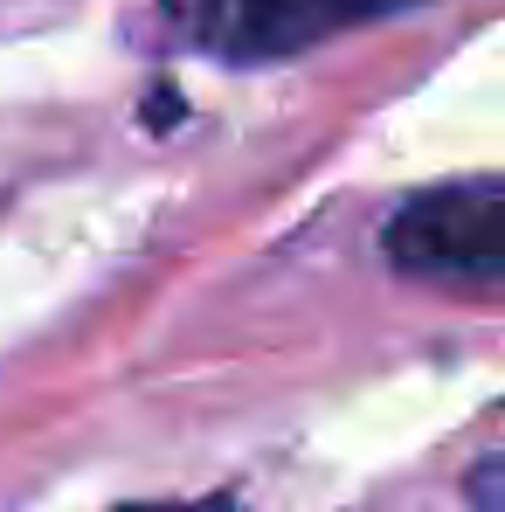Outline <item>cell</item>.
I'll return each mask as SVG.
<instances>
[{
    "label": "cell",
    "mask_w": 505,
    "mask_h": 512,
    "mask_svg": "<svg viewBox=\"0 0 505 512\" xmlns=\"http://www.w3.org/2000/svg\"><path fill=\"white\" fill-rule=\"evenodd\" d=\"M381 256L402 277L457 284V291L505 284V180L471 173V180L409 194L381 229Z\"/></svg>",
    "instance_id": "1"
},
{
    "label": "cell",
    "mask_w": 505,
    "mask_h": 512,
    "mask_svg": "<svg viewBox=\"0 0 505 512\" xmlns=\"http://www.w3.org/2000/svg\"><path fill=\"white\" fill-rule=\"evenodd\" d=\"M422 0H167L187 42H201L222 63H277L298 49H319L339 28L409 14Z\"/></svg>",
    "instance_id": "2"
},
{
    "label": "cell",
    "mask_w": 505,
    "mask_h": 512,
    "mask_svg": "<svg viewBox=\"0 0 505 512\" xmlns=\"http://www.w3.org/2000/svg\"><path fill=\"white\" fill-rule=\"evenodd\" d=\"M471 512H499V450L471 464Z\"/></svg>",
    "instance_id": "3"
},
{
    "label": "cell",
    "mask_w": 505,
    "mask_h": 512,
    "mask_svg": "<svg viewBox=\"0 0 505 512\" xmlns=\"http://www.w3.org/2000/svg\"><path fill=\"white\" fill-rule=\"evenodd\" d=\"M118 512H236V499H201V506H118Z\"/></svg>",
    "instance_id": "4"
}]
</instances>
